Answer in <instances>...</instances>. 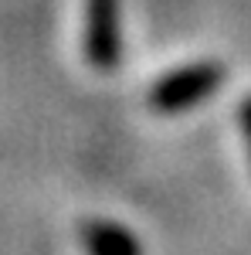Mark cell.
<instances>
[{
  "label": "cell",
  "mask_w": 251,
  "mask_h": 255,
  "mask_svg": "<svg viewBox=\"0 0 251 255\" xmlns=\"http://www.w3.org/2000/svg\"><path fill=\"white\" fill-rule=\"evenodd\" d=\"M221 82H224V68L217 61H193V65H183L156 82L150 89V106L163 116L187 113L197 102L214 96L221 89Z\"/></svg>",
  "instance_id": "obj_1"
},
{
  "label": "cell",
  "mask_w": 251,
  "mask_h": 255,
  "mask_svg": "<svg viewBox=\"0 0 251 255\" xmlns=\"http://www.w3.org/2000/svg\"><path fill=\"white\" fill-rule=\"evenodd\" d=\"M122 55L119 41V0H85V58L92 68H116Z\"/></svg>",
  "instance_id": "obj_2"
},
{
  "label": "cell",
  "mask_w": 251,
  "mask_h": 255,
  "mask_svg": "<svg viewBox=\"0 0 251 255\" xmlns=\"http://www.w3.org/2000/svg\"><path fill=\"white\" fill-rule=\"evenodd\" d=\"M82 245L88 255H143L136 235L116 221H88L82 228Z\"/></svg>",
  "instance_id": "obj_3"
},
{
  "label": "cell",
  "mask_w": 251,
  "mask_h": 255,
  "mask_svg": "<svg viewBox=\"0 0 251 255\" xmlns=\"http://www.w3.org/2000/svg\"><path fill=\"white\" fill-rule=\"evenodd\" d=\"M241 129H245V143H248V153H251V96L241 106Z\"/></svg>",
  "instance_id": "obj_4"
}]
</instances>
